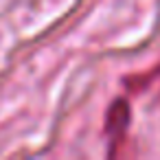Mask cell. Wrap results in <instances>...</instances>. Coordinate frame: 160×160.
Listing matches in <instances>:
<instances>
[{
    "instance_id": "1",
    "label": "cell",
    "mask_w": 160,
    "mask_h": 160,
    "mask_svg": "<svg viewBox=\"0 0 160 160\" xmlns=\"http://www.w3.org/2000/svg\"><path fill=\"white\" fill-rule=\"evenodd\" d=\"M129 121V108L125 101H116L114 108L108 112V132H123Z\"/></svg>"
}]
</instances>
